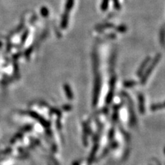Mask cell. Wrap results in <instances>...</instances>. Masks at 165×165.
Here are the masks:
<instances>
[{"label": "cell", "mask_w": 165, "mask_h": 165, "mask_svg": "<svg viewBox=\"0 0 165 165\" xmlns=\"http://www.w3.org/2000/svg\"><path fill=\"white\" fill-rule=\"evenodd\" d=\"M160 59V55H158V56L156 57H155V59L154 61H153V62L152 63V65H151V66L149 67V69H147V72L145 73V76H144V77L143 78V80H142V83H145V82L146 81V80H147V76L149 75V74H151V72H152V69L153 67H155V65H156L158 63V62L159 61V59Z\"/></svg>", "instance_id": "6da1fadb"}, {"label": "cell", "mask_w": 165, "mask_h": 165, "mask_svg": "<svg viewBox=\"0 0 165 165\" xmlns=\"http://www.w3.org/2000/svg\"><path fill=\"white\" fill-rule=\"evenodd\" d=\"M100 91V78H97L96 81H95V85H94V105H96L97 102V99H98L99 93Z\"/></svg>", "instance_id": "7a4b0ae2"}, {"label": "cell", "mask_w": 165, "mask_h": 165, "mask_svg": "<svg viewBox=\"0 0 165 165\" xmlns=\"http://www.w3.org/2000/svg\"><path fill=\"white\" fill-rule=\"evenodd\" d=\"M114 85H115V78H113L111 81V90H110V92H109L108 98H107V102H108V103H110V102L111 101V99H112Z\"/></svg>", "instance_id": "3957f363"}, {"label": "cell", "mask_w": 165, "mask_h": 165, "mask_svg": "<svg viewBox=\"0 0 165 165\" xmlns=\"http://www.w3.org/2000/svg\"><path fill=\"white\" fill-rule=\"evenodd\" d=\"M149 60H150V58H149V57H148L147 59L145 60V61H144L143 63L142 64V66H141V67H140V69H138V74H139V75H140V74H142V72H143V69H145V66H147V64L148 63V62H149Z\"/></svg>", "instance_id": "277c9868"}, {"label": "cell", "mask_w": 165, "mask_h": 165, "mask_svg": "<svg viewBox=\"0 0 165 165\" xmlns=\"http://www.w3.org/2000/svg\"><path fill=\"white\" fill-rule=\"evenodd\" d=\"M74 4V0H68V1H67V6H66V8L67 10H69V9H71L72 8Z\"/></svg>", "instance_id": "5b68a950"}, {"label": "cell", "mask_w": 165, "mask_h": 165, "mask_svg": "<svg viewBox=\"0 0 165 165\" xmlns=\"http://www.w3.org/2000/svg\"><path fill=\"white\" fill-rule=\"evenodd\" d=\"M108 2H109V0H103V4H102V9H103V10H106L107 8H108Z\"/></svg>", "instance_id": "8992f818"}, {"label": "cell", "mask_w": 165, "mask_h": 165, "mask_svg": "<svg viewBox=\"0 0 165 165\" xmlns=\"http://www.w3.org/2000/svg\"><path fill=\"white\" fill-rule=\"evenodd\" d=\"M67 19H68V17H67V15L64 16L63 18V27H66V25H67Z\"/></svg>", "instance_id": "52a82bcc"}, {"label": "cell", "mask_w": 165, "mask_h": 165, "mask_svg": "<svg viewBox=\"0 0 165 165\" xmlns=\"http://www.w3.org/2000/svg\"><path fill=\"white\" fill-rule=\"evenodd\" d=\"M66 90L67 91V92L68 93V94H68L69 98H71V97H72V94H71L70 90H69V87L67 85L66 86Z\"/></svg>", "instance_id": "ba28073f"}, {"label": "cell", "mask_w": 165, "mask_h": 165, "mask_svg": "<svg viewBox=\"0 0 165 165\" xmlns=\"http://www.w3.org/2000/svg\"><path fill=\"white\" fill-rule=\"evenodd\" d=\"M135 85V82L134 81H129V82H126L125 83V85L127 86V87H131V86H133Z\"/></svg>", "instance_id": "9c48e42d"}, {"label": "cell", "mask_w": 165, "mask_h": 165, "mask_svg": "<svg viewBox=\"0 0 165 165\" xmlns=\"http://www.w3.org/2000/svg\"><path fill=\"white\" fill-rule=\"evenodd\" d=\"M113 1H114L115 7H116V8H119V4H118V0H113Z\"/></svg>", "instance_id": "30bf717a"}]
</instances>
